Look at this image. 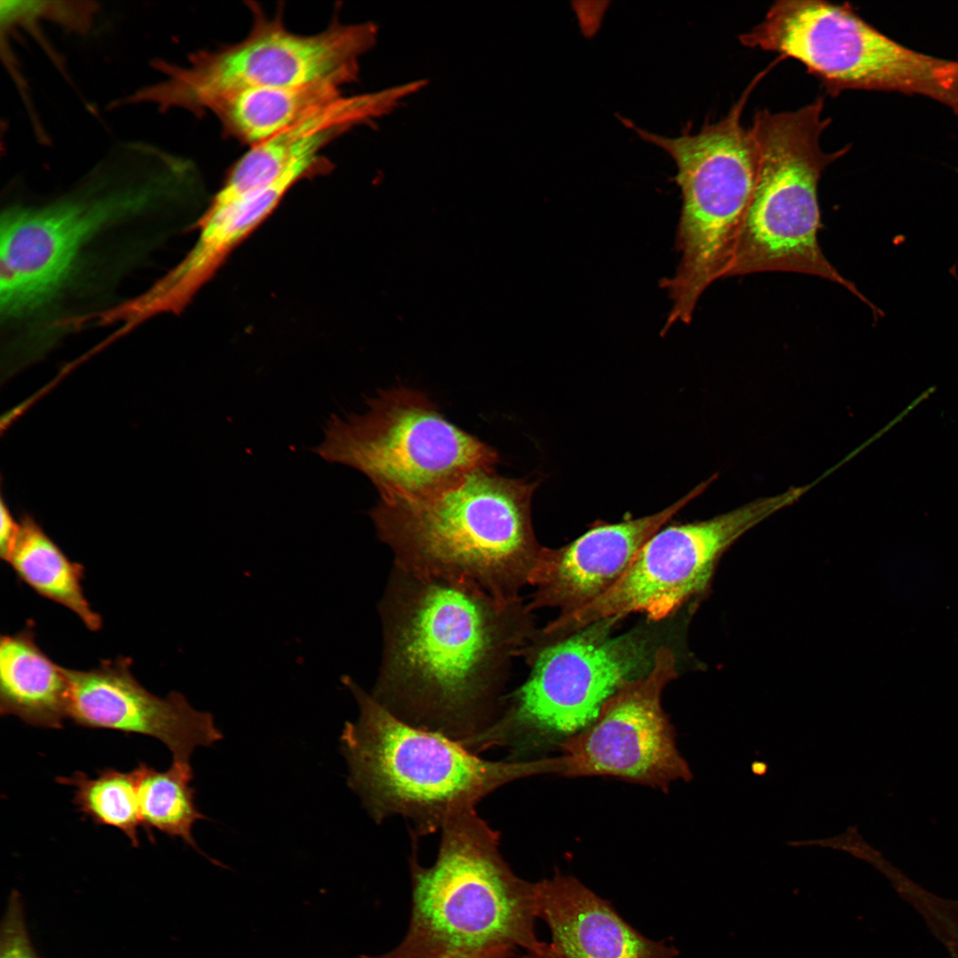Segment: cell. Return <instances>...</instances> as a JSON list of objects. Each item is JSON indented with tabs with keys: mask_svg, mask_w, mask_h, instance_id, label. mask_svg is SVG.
I'll return each instance as SVG.
<instances>
[{
	"mask_svg": "<svg viewBox=\"0 0 958 958\" xmlns=\"http://www.w3.org/2000/svg\"><path fill=\"white\" fill-rule=\"evenodd\" d=\"M715 476L656 514L617 523L600 522L559 548L546 547L529 585L531 611L544 608L576 612L607 593L624 574L637 552Z\"/></svg>",
	"mask_w": 958,
	"mask_h": 958,
	"instance_id": "cell-16",
	"label": "cell"
},
{
	"mask_svg": "<svg viewBox=\"0 0 958 958\" xmlns=\"http://www.w3.org/2000/svg\"><path fill=\"white\" fill-rule=\"evenodd\" d=\"M252 25L240 41L193 53L185 67H156L166 78L130 97V103L156 104L162 111L178 107L200 115L217 96L256 87H295L333 81L345 85L358 75V58L377 41L371 21L333 20L323 31L300 35L289 30L282 8L269 16L247 3Z\"/></svg>",
	"mask_w": 958,
	"mask_h": 958,
	"instance_id": "cell-10",
	"label": "cell"
},
{
	"mask_svg": "<svg viewBox=\"0 0 958 958\" xmlns=\"http://www.w3.org/2000/svg\"><path fill=\"white\" fill-rule=\"evenodd\" d=\"M342 86L326 81L295 87L241 89L217 96L205 113L216 116L224 135L250 147L342 97Z\"/></svg>",
	"mask_w": 958,
	"mask_h": 958,
	"instance_id": "cell-20",
	"label": "cell"
},
{
	"mask_svg": "<svg viewBox=\"0 0 958 958\" xmlns=\"http://www.w3.org/2000/svg\"><path fill=\"white\" fill-rule=\"evenodd\" d=\"M495 468L475 469L420 497L381 499L369 514L393 564L471 582L503 601L522 598L545 548L531 517L538 481Z\"/></svg>",
	"mask_w": 958,
	"mask_h": 958,
	"instance_id": "cell-2",
	"label": "cell"
},
{
	"mask_svg": "<svg viewBox=\"0 0 958 958\" xmlns=\"http://www.w3.org/2000/svg\"><path fill=\"white\" fill-rule=\"evenodd\" d=\"M56 781L75 788L74 804L95 824L116 828L132 846L139 845L142 825L135 769L124 773L106 768L95 778L78 771L68 777L59 776Z\"/></svg>",
	"mask_w": 958,
	"mask_h": 958,
	"instance_id": "cell-23",
	"label": "cell"
},
{
	"mask_svg": "<svg viewBox=\"0 0 958 958\" xmlns=\"http://www.w3.org/2000/svg\"><path fill=\"white\" fill-rule=\"evenodd\" d=\"M955 278H956V279L958 280V276H956Z\"/></svg>",
	"mask_w": 958,
	"mask_h": 958,
	"instance_id": "cell-29",
	"label": "cell"
},
{
	"mask_svg": "<svg viewBox=\"0 0 958 958\" xmlns=\"http://www.w3.org/2000/svg\"><path fill=\"white\" fill-rule=\"evenodd\" d=\"M366 94L340 97L277 135L250 146L226 174L214 201L225 205L279 180L296 161L321 150L358 123L372 119Z\"/></svg>",
	"mask_w": 958,
	"mask_h": 958,
	"instance_id": "cell-18",
	"label": "cell"
},
{
	"mask_svg": "<svg viewBox=\"0 0 958 958\" xmlns=\"http://www.w3.org/2000/svg\"><path fill=\"white\" fill-rule=\"evenodd\" d=\"M538 917L551 938L522 958H676L664 941L631 926L603 899L572 876L555 873L537 882Z\"/></svg>",
	"mask_w": 958,
	"mask_h": 958,
	"instance_id": "cell-17",
	"label": "cell"
},
{
	"mask_svg": "<svg viewBox=\"0 0 958 958\" xmlns=\"http://www.w3.org/2000/svg\"><path fill=\"white\" fill-rule=\"evenodd\" d=\"M512 957H513V955L506 954V953H495V954H489V955H486V956H483V957H481V958H512Z\"/></svg>",
	"mask_w": 958,
	"mask_h": 958,
	"instance_id": "cell-27",
	"label": "cell"
},
{
	"mask_svg": "<svg viewBox=\"0 0 958 958\" xmlns=\"http://www.w3.org/2000/svg\"><path fill=\"white\" fill-rule=\"evenodd\" d=\"M528 603L392 565L378 604L381 658L371 695L416 727L455 741L499 712L513 661L537 628Z\"/></svg>",
	"mask_w": 958,
	"mask_h": 958,
	"instance_id": "cell-1",
	"label": "cell"
},
{
	"mask_svg": "<svg viewBox=\"0 0 958 958\" xmlns=\"http://www.w3.org/2000/svg\"><path fill=\"white\" fill-rule=\"evenodd\" d=\"M20 530L5 557L19 578L43 597L75 612L90 631L102 626L82 587L84 567L71 561L27 514L20 517Z\"/></svg>",
	"mask_w": 958,
	"mask_h": 958,
	"instance_id": "cell-21",
	"label": "cell"
},
{
	"mask_svg": "<svg viewBox=\"0 0 958 958\" xmlns=\"http://www.w3.org/2000/svg\"><path fill=\"white\" fill-rule=\"evenodd\" d=\"M20 530V522H16L12 517L8 506L5 505L4 499L1 500V525H0V554L3 560L5 559L12 546H13L15 539L18 536Z\"/></svg>",
	"mask_w": 958,
	"mask_h": 958,
	"instance_id": "cell-26",
	"label": "cell"
},
{
	"mask_svg": "<svg viewBox=\"0 0 958 958\" xmlns=\"http://www.w3.org/2000/svg\"><path fill=\"white\" fill-rule=\"evenodd\" d=\"M310 177V166L302 161L271 185L222 208H206L197 222L198 238L184 258L146 290L114 305L110 310L111 321L126 335L149 319L182 312L234 248L274 211L288 191Z\"/></svg>",
	"mask_w": 958,
	"mask_h": 958,
	"instance_id": "cell-15",
	"label": "cell"
},
{
	"mask_svg": "<svg viewBox=\"0 0 958 958\" xmlns=\"http://www.w3.org/2000/svg\"><path fill=\"white\" fill-rule=\"evenodd\" d=\"M341 679L358 707L357 719L345 723L340 739L348 785L377 823L401 816L412 824V836L432 834L507 783L556 773L554 758H479L443 734L400 719L350 676Z\"/></svg>",
	"mask_w": 958,
	"mask_h": 958,
	"instance_id": "cell-4",
	"label": "cell"
},
{
	"mask_svg": "<svg viewBox=\"0 0 958 958\" xmlns=\"http://www.w3.org/2000/svg\"><path fill=\"white\" fill-rule=\"evenodd\" d=\"M739 40L798 60L833 96L846 90L918 94L958 114V60L901 45L846 3L779 0Z\"/></svg>",
	"mask_w": 958,
	"mask_h": 958,
	"instance_id": "cell-9",
	"label": "cell"
},
{
	"mask_svg": "<svg viewBox=\"0 0 958 958\" xmlns=\"http://www.w3.org/2000/svg\"><path fill=\"white\" fill-rule=\"evenodd\" d=\"M901 892L944 945L949 958H958V901L945 900L910 888H903Z\"/></svg>",
	"mask_w": 958,
	"mask_h": 958,
	"instance_id": "cell-24",
	"label": "cell"
},
{
	"mask_svg": "<svg viewBox=\"0 0 958 958\" xmlns=\"http://www.w3.org/2000/svg\"><path fill=\"white\" fill-rule=\"evenodd\" d=\"M823 105L820 97L794 111L755 114L750 130L758 153L757 180L726 277L766 271L809 274L845 287L876 317L883 316L819 245V181L825 169L848 151L821 149V135L831 122L821 117Z\"/></svg>",
	"mask_w": 958,
	"mask_h": 958,
	"instance_id": "cell-7",
	"label": "cell"
},
{
	"mask_svg": "<svg viewBox=\"0 0 958 958\" xmlns=\"http://www.w3.org/2000/svg\"><path fill=\"white\" fill-rule=\"evenodd\" d=\"M437 856L410 859L411 914L392 950L361 958H481L537 950V883L519 877L499 850V832L475 808L441 828Z\"/></svg>",
	"mask_w": 958,
	"mask_h": 958,
	"instance_id": "cell-3",
	"label": "cell"
},
{
	"mask_svg": "<svg viewBox=\"0 0 958 958\" xmlns=\"http://www.w3.org/2000/svg\"><path fill=\"white\" fill-rule=\"evenodd\" d=\"M619 620L606 618L556 638L537 629L521 654L528 677L505 695L488 727L459 743L476 754L504 748L507 759L522 761L590 726L626 682L650 671L658 648L638 632L615 635Z\"/></svg>",
	"mask_w": 958,
	"mask_h": 958,
	"instance_id": "cell-6",
	"label": "cell"
},
{
	"mask_svg": "<svg viewBox=\"0 0 958 958\" xmlns=\"http://www.w3.org/2000/svg\"><path fill=\"white\" fill-rule=\"evenodd\" d=\"M677 674L673 651L658 648L648 673L626 682L590 726L558 745L560 774L614 777L664 792L691 781L662 705L664 689Z\"/></svg>",
	"mask_w": 958,
	"mask_h": 958,
	"instance_id": "cell-13",
	"label": "cell"
},
{
	"mask_svg": "<svg viewBox=\"0 0 958 958\" xmlns=\"http://www.w3.org/2000/svg\"><path fill=\"white\" fill-rule=\"evenodd\" d=\"M756 77L728 114L699 132L665 137L625 121L645 141L667 152L677 166L682 207L677 232L681 259L665 279L671 308L664 329L689 323L697 302L715 280L726 278L756 185L758 153L742 113Z\"/></svg>",
	"mask_w": 958,
	"mask_h": 958,
	"instance_id": "cell-8",
	"label": "cell"
},
{
	"mask_svg": "<svg viewBox=\"0 0 958 958\" xmlns=\"http://www.w3.org/2000/svg\"><path fill=\"white\" fill-rule=\"evenodd\" d=\"M755 768H758V770L754 772L756 774H762V773H764L766 772V766L762 764V763H758L757 766L755 765H753L752 769H755Z\"/></svg>",
	"mask_w": 958,
	"mask_h": 958,
	"instance_id": "cell-28",
	"label": "cell"
},
{
	"mask_svg": "<svg viewBox=\"0 0 958 958\" xmlns=\"http://www.w3.org/2000/svg\"><path fill=\"white\" fill-rule=\"evenodd\" d=\"M805 493L794 487L709 520L660 529L637 552L621 578L581 609L560 615L541 630L562 637L606 618L642 613L663 620L703 592L724 552L749 530Z\"/></svg>",
	"mask_w": 958,
	"mask_h": 958,
	"instance_id": "cell-12",
	"label": "cell"
},
{
	"mask_svg": "<svg viewBox=\"0 0 958 958\" xmlns=\"http://www.w3.org/2000/svg\"><path fill=\"white\" fill-rule=\"evenodd\" d=\"M130 666V658L119 656L90 670L66 668L68 719L84 727L155 738L181 762H190L196 748L223 739L211 713L194 709L177 692L164 698L153 695L134 678Z\"/></svg>",
	"mask_w": 958,
	"mask_h": 958,
	"instance_id": "cell-14",
	"label": "cell"
},
{
	"mask_svg": "<svg viewBox=\"0 0 958 958\" xmlns=\"http://www.w3.org/2000/svg\"><path fill=\"white\" fill-rule=\"evenodd\" d=\"M118 161L98 165L81 185L43 204L13 205L0 220V319L8 330L27 334L20 344L45 342L50 318L85 266L96 241L112 227L156 206L173 185L176 172L131 182ZM129 174V173H128Z\"/></svg>",
	"mask_w": 958,
	"mask_h": 958,
	"instance_id": "cell-5",
	"label": "cell"
},
{
	"mask_svg": "<svg viewBox=\"0 0 958 958\" xmlns=\"http://www.w3.org/2000/svg\"><path fill=\"white\" fill-rule=\"evenodd\" d=\"M134 769L137 777L141 827L149 838H153V829L181 838L211 862L224 867L202 852L192 836L196 821L207 817L195 804V790L191 785L193 771L190 762L173 760L162 772L140 762Z\"/></svg>",
	"mask_w": 958,
	"mask_h": 958,
	"instance_id": "cell-22",
	"label": "cell"
},
{
	"mask_svg": "<svg viewBox=\"0 0 958 958\" xmlns=\"http://www.w3.org/2000/svg\"><path fill=\"white\" fill-rule=\"evenodd\" d=\"M0 958H41L30 939L21 895L15 890L9 896L1 923Z\"/></svg>",
	"mask_w": 958,
	"mask_h": 958,
	"instance_id": "cell-25",
	"label": "cell"
},
{
	"mask_svg": "<svg viewBox=\"0 0 958 958\" xmlns=\"http://www.w3.org/2000/svg\"><path fill=\"white\" fill-rule=\"evenodd\" d=\"M66 668L38 647L34 624L0 640V712L40 727L62 728L68 718Z\"/></svg>",
	"mask_w": 958,
	"mask_h": 958,
	"instance_id": "cell-19",
	"label": "cell"
},
{
	"mask_svg": "<svg viewBox=\"0 0 958 958\" xmlns=\"http://www.w3.org/2000/svg\"><path fill=\"white\" fill-rule=\"evenodd\" d=\"M314 452L353 467L381 499L420 497L482 467H496V449L449 421L419 390H381L363 413L334 415Z\"/></svg>",
	"mask_w": 958,
	"mask_h": 958,
	"instance_id": "cell-11",
	"label": "cell"
}]
</instances>
